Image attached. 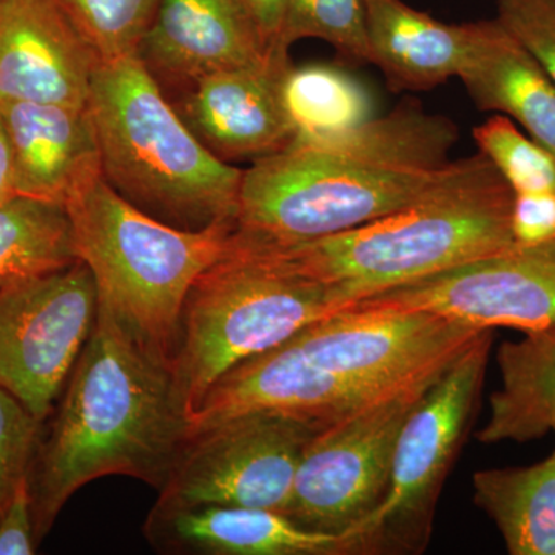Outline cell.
<instances>
[{"instance_id": "d6a6232c", "label": "cell", "mask_w": 555, "mask_h": 555, "mask_svg": "<svg viewBox=\"0 0 555 555\" xmlns=\"http://www.w3.org/2000/svg\"><path fill=\"white\" fill-rule=\"evenodd\" d=\"M17 196L14 184L13 152H11L9 134L0 113V204Z\"/></svg>"}, {"instance_id": "4dcf8cb0", "label": "cell", "mask_w": 555, "mask_h": 555, "mask_svg": "<svg viewBox=\"0 0 555 555\" xmlns=\"http://www.w3.org/2000/svg\"><path fill=\"white\" fill-rule=\"evenodd\" d=\"M36 547L30 488L25 478L0 513V555H33Z\"/></svg>"}, {"instance_id": "7a4b0ae2", "label": "cell", "mask_w": 555, "mask_h": 555, "mask_svg": "<svg viewBox=\"0 0 555 555\" xmlns=\"http://www.w3.org/2000/svg\"><path fill=\"white\" fill-rule=\"evenodd\" d=\"M189 429L171 369L96 306L90 337L49 430H40L28 473L36 542L68 500L98 478L126 476L163 488Z\"/></svg>"}, {"instance_id": "3957f363", "label": "cell", "mask_w": 555, "mask_h": 555, "mask_svg": "<svg viewBox=\"0 0 555 555\" xmlns=\"http://www.w3.org/2000/svg\"><path fill=\"white\" fill-rule=\"evenodd\" d=\"M514 192L483 153L456 160L415 203L347 232L276 243L235 230L241 250L335 288L347 306L474 259L516 248Z\"/></svg>"}, {"instance_id": "1f68e13d", "label": "cell", "mask_w": 555, "mask_h": 555, "mask_svg": "<svg viewBox=\"0 0 555 555\" xmlns=\"http://www.w3.org/2000/svg\"><path fill=\"white\" fill-rule=\"evenodd\" d=\"M238 2L254 22L259 39L270 56L288 57V54L283 53L278 47L284 0H238Z\"/></svg>"}, {"instance_id": "f1b7e54d", "label": "cell", "mask_w": 555, "mask_h": 555, "mask_svg": "<svg viewBox=\"0 0 555 555\" xmlns=\"http://www.w3.org/2000/svg\"><path fill=\"white\" fill-rule=\"evenodd\" d=\"M496 20L555 83V0H495Z\"/></svg>"}, {"instance_id": "8992f818", "label": "cell", "mask_w": 555, "mask_h": 555, "mask_svg": "<svg viewBox=\"0 0 555 555\" xmlns=\"http://www.w3.org/2000/svg\"><path fill=\"white\" fill-rule=\"evenodd\" d=\"M335 288L230 244L196 280L182 310L171 377L189 420L211 386L250 358L347 309Z\"/></svg>"}, {"instance_id": "83f0119b", "label": "cell", "mask_w": 555, "mask_h": 555, "mask_svg": "<svg viewBox=\"0 0 555 555\" xmlns=\"http://www.w3.org/2000/svg\"><path fill=\"white\" fill-rule=\"evenodd\" d=\"M43 422L0 389V513L28 478Z\"/></svg>"}, {"instance_id": "cb8c5ba5", "label": "cell", "mask_w": 555, "mask_h": 555, "mask_svg": "<svg viewBox=\"0 0 555 555\" xmlns=\"http://www.w3.org/2000/svg\"><path fill=\"white\" fill-rule=\"evenodd\" d=\"M281 101L294 138L326 137L372 119L366 89L331 65H291L281 79Z\"/></svg>"}, {"instance_id": "7c38bea8", "label": "cell", "mask_w": 555, "mask_h": 555, "mask_svg": "<svg viewBox=\"0 0 555 555\" xmlns=\"http://www.w3.org/2000/svg\"><path fill=\"white\" fill-rule=\"evenodd\" d=\"M352 306L426 312L452 323L528 332L555 326V244L516 247L387 288Z\"/></svg>"}, {"instance_id": "9a60e30c", "label": "cell", "mask_w": 555, "mask_h": 555, "mask_svg": "<svg viewBox=\"0 0 555 555\" xmlns=\"http://www.w3.org/2000/svg\"><path fill=\"white\" fill-rule=\"evenodd\" d=\"M288 67V60H275L211 73L190 86L178 113L218 158H266L295 137L281 101Z\"/></svg>"}, {"instance_id": "6da1fadb", "label": "cell", "mask_w": 555, "mask_h": 555, "mask_svg": "<svg viewBox=\"0 0 555 555\" xmlns=\"http://www.w3.org/2000/svg\"><path fill=\"white\" fill-rule=\"evenodd\" d=\"M456 138L452 120L408 104L339 133L294 138L244 171L236 230L297 243L386 217L447 181Z\"/></svg>"}, {"instance_id": "ba28073f", "label": "cell", "mask_w": 555, "mask_h": 555, "mask_svg": "<svg viewBox=\"0 0 555 555\" xmlns=\"http://www.w3.org/2000/svg\"><path fill=\"white\" fill-rule=\"evenodd\" d=\"M326 426L306 416L254 411L190 434L153 509L236 506L281 513L302 452Z\"/></svg>"}, {"instance_id": "603a6c76", "label": "cell", "mask_w": 555, "mask_h": 555, "mask_svg": "<svg viewBox=\"0 0 555 555\" xmlns=\"http://www.w3.org/2000/svg\"><path fill=\"white\" fill-rule=\"evenodd\" d=\"M78 261L64 204L20 195L0 204V288L60 272Z\"/></svg>"}, {"instance_id": "4316f807", "label": "cell", "mask_w": 555, "mask_h": 555, "mask_svg": "<svg viewBox=\"0 0 555 555\" xmlns=\"http://www.w3.org/2000/svg\"><path fill=\"white\" fill-rule=\"evenodd\" d=\"M474 141L514 193L555 192L554 156L521 133L513 119L491 116L474 129Z\"/></svg>"}, {"instance_id": "9c48e42d", "label": "cell", "mask_w": 555, "mask_h": 555, "mask_svg": "<svg viewBox=\"0 0 555 555\" xmlns=\"http://www.w3.org/2000/svg\"><path fill=\"white\" fill-rule=\"evenodd\" d=\"M436 379L390 393L321 429L302 452L281 514L310 531L352 534L386 499L398 434Z\"/></svg>"}, {"instance_id": "30bf717a", "label": "cell", "mask_w": 555, "mask_h": 555, "mask_svg": "<svg viewBox=\"0 0 555 555\" xmlns=\"http://www.w3.org/2000/svg\"><path fill=\"white\" fill-rule=\"evenodd\" d=\"M481 332L433 313L350 306L291 341L327 374L397 392L440 377Z\"/></svg>"}, {"instance_id": "7402d4cb", "label": "cell", "mask_w": 555, "mask_h": 555, "mask_svg": "<svg viewBox=\"0 0 555 555\" xmlns=\"http://www.w3.org/2000/svg\"><path fill=\"white\" fill-rule=\"evenodd\" d=\"M474 503L511 555H555V449L531 466L477 470Z\"/></svg>"}, {"instance_id": "836d02e7", "label": "cell", "mask_w": 555, "mask_h": 555, "mask_svg": "<svg viewBox=\"0 0 555 555\" xmlns=\"http://www.w3.org/2000/svg\"><path fill=\"white\" fill-rule=\"evenodd\" d=\"M553 243H555V241H553Z\"/></svg>"}, {"instance_id": "4fadbf2b", "label": "cell", "mask_w": 555, "mask_h": 555, "mask_svg": "<svg viewBox=\"0 0 555 555\" xmlns=\"http://www.w3.org/2000/svg\"><path fill=\"white\" fill-rule=\"evenodd\" d=\"M390 393L396 392L353 385L327 374L287 339L219 378L190 418L189 436L254 411L283 412L331 425Z\"/></svg>"}, {"instance_id": "ac0fdd59", "label": "cell", "mask_w": 555, "mask_h": 555, "mask_svg": "<svg viewBox=\"0 0 555 555\" xmlns=\"http://www.w3.org/2000/svg\"><path fill=\"white\" fill-rule=\"evenodd\" d=\"M144 532L156 550L170 554L346 555L345 537L310 531L259 507L152 509Z\"/></svg>"}, {"instance_id": "484cf974", "label": "cell", "mask_w": 555, "mask_h": 555, "mask_svg": "<svg viewBox=\"0 0 555 555\" xmlns=\"http://www.w3.org/2000/svg\"><path fill=\"white\" fill-rule=\"evenodd\" d=\"M100 61L134 56L160 0H56Z\"/></svg>"}, {"instance_id": "e0dca14e", "label": "cell", "mask_w": 555, "mask_h": 555, "mask_svg": "<svg viewBox=\"0 0 555 555\" xmlns=\"http://www.w3.org/2000/svg\"><path fill=\"white\" fill-rule=\"evenodd\" d=\"M0 113L17 195L65 204L80 184L104 175L89 107L3 102Z\"/></svg>"}, {"instance_id": "5b68a950", "label": "cell", "mask_w": 555, "mask_h": 555, "mask_svg": "<svg viewBox=\"0 0 555 555\" xmlns=\"http://www.w3.org/2000/svg\"><path fill=\"white\" fill-rule=\"evenodd\" d=\"M87 107L104 177L124 198L177 228L235 222L244 171L190 130L138 54L98 62Z\"/></svg>"}, {"instance_id": "d4e9b609", "label": "cell", "mask_w": 555, "mask_h": 555, "mask_svg": "<svg viewBox=\"0 0 555 555\" xmlns=\"http://www.w3.org/2000/svg\"><path fill=\"white\" fill-rule=\"evenodd\" d=\"M331 43L353 64H371L361 0H284L278 47L287 53L301 39Z\"/></svg>"}, {"instance_id": "2e32d148", "label": "cell", "mask_w": 555, "mask_h": 555, "mask_svg": "<svg viewBox=\"0 0 555 555\" xmlns=\"http://www.w3.org/2000/svg\"><path fill=\"white\" fill-rule=\"evenodd\" d=\"M153 76L192 86L211 73L275 60L238 0H160L138 50Z\"/></svg>"}, {"instance_id": "ffe728a7", "label": "cell", "mask_w": 555, "mask_h": 555, "mask_svg": "<svg viewBox=\"0 0 555 555\" xmlns=\"http://www.w3.org/2000/svg\"><path fill=\"white\" fill-rule=\"evenodd\" d=\"M371 64L393 91L436 89L459 76L474 36L473 24H444L404 0H361Z\"/></svg>"}, {"instance_id": "277c9868", "label": "cell", "mask_w": 555, "mask_h": 555, "mask_svg": "<svg viewBox=\"0 0 555 555\" xmlns=\"http://www.w3.org/2000/svg\"><path fill=\"white\" fill-rule=\"evenodd\" d=\"M98 308L150 356L171 367L182 310L196 280L228 254L235 222L182 229L152 217L108 184H80L64 204Z\"/></svg>"}, {"instance_id": "d6986e66", "label": "cell", "mask_w": 555, "mask_h": 555, "mask_svg": "<svg viewBox=\"0 0 555 555\" xmlns=\"http://www.w3.org/2000/svg\"><path fill=\"white\" fill-rule=\"evenodd\" d=\"M459 78L478 108L516 120L555 158V83L496 17L474 22Z\"/></svg>"}, {"instance_id": "5bb4252c", "label": "cell", "mask_w": 555, "mask_h": 555, "mask_svg": "<svg viewBox=\"0 0 555 555\" xmlns=\"http://www.w3.org/2000/svg\"><path fill=\"white\" fill-rule=\"evenodd\" d=\"M98 62L56 0H0V104L87 107Z\"/></svg>"}, {"instance_id": "52a82bcc", "label": "cell", "mask_w": 555, "mask_h": 555, "mask_svg": "<svg viewBox=\"0 0 555 555\" xmlns=\"http://www.w3.org/2000/svg\"><path fill=\"white\" fill-rule=\"evenodd\" d=\"M492 347L483 331L423 393L398 434L382 506L346 537V555L422 554L444 481L473 423Z\"/></svg>"}, {"instance_id": "f546056e", "label": "cell", "mask_w": 555, "mask_h": 555, "mask_svg": "<svg viewBox=\"0 0 555 555\" xmlns=\"http://www.w3.org/2000/svg\"><path fill=\"white\" fill-rule=\"evenodd\" d=\"M511 229L517 247L555 241V192L514 193Z\"/></svg>"}, {"instance_id": "8fae6325", "label": "cell", "mask_w": 555, "mask_h": 555, "mask_svg": "<svg viewBox=\"0 0 555 555\" xmlns=\"http://www.w3.org/2000/svg\"><path fill=\"white\" fill-rule=\"evenodd\" d=\"M96 306L82 261L0 288V389L40 422L53 412L90 337Z\"/></svg>"}, {"instance_id": "44dd1931", "label": "cell", "mask_w": 555, "mask_h": 555, "mask_svg": "<svg viewBox=\"0 0 555 555\" xmlns=\"http://www.w3.org/2000/svg\"><path fill=\"white\" fill-rule=\"evenodd\" d=\"M502 386L489 398L485 444L528 441L555 434V326L506 341L496 353Z\"/></svg>"}]
</instances>
